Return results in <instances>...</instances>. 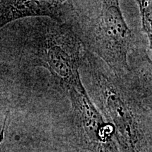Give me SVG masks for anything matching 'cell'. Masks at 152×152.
Here are the masks:
<instances>
[{
	"label": "cell",
	"instance_id": "6da1fadb",
	"mask_svg": "<svg viewBox=\"0 0 152 152\" xmlns=\"http://www.w3.org/2000/svg\"><path fill=\"white\" fill-rule=\"evenodd\" d=\"M82 68L87 94L113 125L120 151L151 152V68L117 75L87 51Z\"/></svg>",
	"mask_w": 152,
	"mask_h": 152
},
{
	"label": "cell",
	"instance_id": "7a4b0ae2",
	"mask_svg": "<svg viewBox=\"0 0 152 152\" xmlns=\"http://www.w3.org/2000/svg\"><path fill=\"white\" fill-rule=\"evenodd\" d=\"M69 23L88 52L117 75L131 70L134 37L117 0L71 1Z\"/></svg>",
	"mask_w": 152,
	"mask_h": 152
},
{
	"label": "cell",
	"instance_id": "3957f363",
	"mask_svg": "<svg viewBox=\"0 0 152 152\" xmlns=\"http://www.w3.org/2000/svg\"><path fill=\"white\" fill-rule=\"evenodd\" d=\"M34 20L26 43L29 62L47 69L67 90L85 87L80 69L87 50L73 26L47 17Z\"/></svg>",
	"mask_w": 152,
	"mask_h": 152
},
{
	"label": "cell",
	"instance_id": "277c9868",
	"mask_svg": "<svg viewBox=\"0 0 152 152\" xmlns=\"http://www.w3.org/2000/svg\"><path fill=\"white\" fill-rule=\"evenodd\" d=\"M71 101V143L84 152H121L115 129L87 94L86 88L68 89Z\"/></svg>",
	"mask_w": 152,
	"mask_h": 152
},
{
	"label": "cell",
	"instance_id": "5b68a950",
	"mask_svg": "<svg viewBox=\"0 0 152 152\" xmlns=\"http://www.w3.org/2000/svg\"><path fill=\"white\" fill-rule=\"evenodd\" d=\"M71 9V1H0V30L26 18L47 17L68 23Z\"/></svg>",
	"mask_w": 152,
	"mask_h": 152
},
{
	"label": "cell",
	"instance_id": "8992f818",
	"mask_svg": "<svg viewBox=\"0 0 152 152\" xmlns=\"http://www.w3.org/2000/svg\"><path fill=\"white\" fill-rule=\"evenodd\" d=\"M135 2L138 5L140 15H141L142 30L147 36L149 48L150 50H151L152 1L149 0H141V1L139 0V1H135Z\"/></svg>",
	"mask_w": 152,
	"mask_h": 152
}]
</instances>
